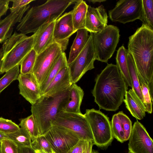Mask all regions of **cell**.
Segmentation results:
<instances>
[{"mask_svg": "<svg viewBox=\"0 0 153 153\" xmlns=\"http://www.w3.org/2000/svg\"><path fill=\"white\" fill-rule=\"evenodd\" d=\"M56 126L71 131L80 140L94 143L92 133L87 120L82 113H75L61 111L58 113L52 123Z\"/></svg>", "mask_w": 153, "mask_h": 153, "instance_id": "obj_8", "label": "cell"}, {"mask_svg": "<svg viewBox=\"0 0 153 153\" xmlns=\"http://www.w3.org/2000/svg\"><path fill=\"white\" fill-rule=\"evenodd\" d=\"M63 52L60 45L54 42L37 55L31 73L39 85L45 78L55 61Z\"/></svg>", "mask_w": 153, "mask_h": 153, "instance_id": "obj_12", "label": "cell"}, {"mask_svg": "<svg viewBox=\"0 0 153 153\" xmlns=\"http://www.w3.org/2000/svg\"><path fill=\"white\" fill-rule=\"evenodd\" d=\"M142 7V0H120L109 11V18L113 22L124 24L140 19Z\"/></svg>", "mask_w": 153, "mask_h": 153, "instance_id": "obj_10", "label": "cell"}, {"mask_svg": "<svg viewBox=\"0 0 153 153\" xmlns=\"http://www.w3.org/2000/svg\"><path fill=\"white\" fill-rule=\"evenodd\" d=\"M96 60L92 33H90L84 48L75 59L68 65L73 84L76 83L87 71L94 68V63Z\"/></svg>", "mask_w": 153, "mask_h": 153, "instance_id": "obj_9", "label": "cell"}, {"mask_svg": "<svg viewBox=\"0 0 153 153\" xmlns=\"http://www.w3.org/2000/svg\"><path fill=\"white\" fill-rule=\"evenodd\" d=\"M37 54L33 48L26 55L22 61L20 65V73L26 74L31 73Z\"/></svg>", "mask_w": 153, "mask_h": 153, "instance_id": "obj_30", "label": "cell"}, {"mask_svg": "<svg viewBox=\"0 0 153 153\" xmlns=\"http://www.w3.org/2000/svg\"><path fill=\"white\" fill-rule=\"evenodd\" d=\"M123 126L124 133L125 141L128 140L131 132L132 122L129 118L123 111L116 114Z\"/></svg>", "mask_w": 153, "mask_h": 153, "instance_id": "obj_36", "label": "cell"}, {"mask_svg": "<svg viewBox=\"0 0 153 153\" xmlns=\"http://www.w3.org/2000/svg\"><path fill=\"white\" fill-rule=\"evenodd\" d=\"M89 37L88 31L85 28L78 30L77 34L71 47L68 65L71 63L82 51Z\"/></svg>", "mask_w": 153, "mask_h": 153, "instance_id": "obj_24", "label": "cell"}, {"mask_svg": "<svg viewBox=\"0 0 153 153\" xmlns=\"http://www.w3.org/2000/svg\"><path fill=\"white\" fill-rule=\"evenodd\" d=\"M143 99V104L146 112L151 114L152 112V105L153 100L152 99L147 85L143 82L140 84Z\"/></svg>", "mask_w": 153, "mask_h": 153, "instance_id": "obj_35", "label": "cell"}, {"mask_svg": "<svg viewBox=\"0 0 153 153\" xmlns=\"http://www.w3.org/2000/svg\"><path fill=\"white\" fill-rule=\"evenodd\" d=\"M70 88L51 96L42 95L31 105V114L39 128L40 135L51 128L56 114L62 111L69 101Z\"/></svg>", "mask_w": 153, "mask_h": 153, "instance_id": "obj_4", "label": "cell"}, {"mask_svg": "<svg viewBox=\"0 0 153 153\" xmlns=\"http://www.w3.org/2000/svg\"><path fill=\"white\" fill-rule=\"evenodd\" d=\"M119 32L117 27L109 25L98 32L92 33L96 60L105 63L108 62L113 55L119 42Z\"/></svg>", "mask_w": 153, "mask_h": 153, "instance_id": "obj_6", "label": "cell"}, {"mask_svg": "<svg viewBox=\"0 0 153 153\" xmlns=\"http://www.w3.org/2000/svg\"><path fill=\"white\" fill-rule=\"evenodd\" d=\"M55 21L42 25L34 33L33 49L37 55L54 42L53 33Z\"/></svg>", "mask_w": 153, "mask_h": 153, "instance_id": "obj_18", "label": "cell"}, {"mask_svg": "<svg viewBox=\"0 0 153 153\" xmlns=\"http://www.w3.org/2000/svg\"><path fill=\"white\" fill-rule=\"evenodd\" d=\"M91 153H99V152L96 150L92 149Z\"/></svg>", "mask_w": 153, "mask_h": 153, "instance_id": "obj_47", "label": "cell"}, {"mask_svg": "<svg viewBox=\"0 0 153 153\" xmlns=\"http://www.w3.org/2000/svg\"><path fill=\"white\" fill-rule=\"evenodd\" d=\"M71 11L74 30L76 32L79 29L85 28L86 13L89 6L82 0H77Z\"/></svg>", "mask_w": 153, "mask_h": 153, "instance_id": "obj_23", "label": "cell"}, {"mask_svg": "<svg viewBox=\"0 0 153 153\" xmlns=\"http://www.w3.org/2000/svg\"><path fill=\"white\" fill-rule=\"evenodd\" d=\"M1 153H18V146L9 139L1 141Z\"/></svg>", "mask_w": 153, "mask_h": 153, "instance_id": "obj_37", "label": "cell"}, {"mask_svg": "<svg viewBox=\"0 0 153 153\" xmlns=\"http://www.w3.org/2000/svg\"><path fill=\"white\" fill-rule=\"evenodd\" d=\"M127 60L128 71L132 83V88L134 90L143 103V97L136 67L133 57L128 50Z\"/></svg>", "mask_w": 153, "mask_h": 153, "instance_id": "obj_26", "label": "cell"}, {"mask_svg": "<svg viewBox=\"0 0 153 153\" xmlns=\"http://www.w3.org/2000/svg\"><path fill=\"white\" fill-rule=\"evenodd\" d=\"M111 123L113 137L121 143L126 141L123 126L116 114L113 115Z\"/></svg>", "mask_w": 153, "mask_h": 153, "instance_id": "obj_32", "label": "cell"}, {"mask_svg": "<svg viewBox=\"0 0 153 153\" xmlns=\"http://www.w3.org/2000/svg\"><path fill=\"white\" fill-rule=\"evenodd\" d=\"M3 57L2 53V51L1 48H0V69L2 64V59Z\"/></svg>", "mask_w": 153, "mask_h": 153, "instance_id": "obj_46", "label": "cell"}, {"mask_svg": "<svg viewBox=\"0 0 153 153\" xmlns=\"http://www.w3.org/2000/svg\"><path fill=\"white\" fill-rule=\"evenodd\" d=\"M9 139L7 135L0 131V142L3 140Z\"/></svg>", "mask_w": 153, "mask_h": 153, "instance_id": "obj_43", "label": "cell"}, {"mask_svg": "<svg viewBox=\"0 0 153 153\" xmlns=\"http://www.w3.org/2000/svg\"><path fill=\"white\" fill-rule=\"evenodd\" d=\"M6 135L9 139L13 141L18 147H31L32 140L30 136L20 128L18 131Z\"/></svg>", "mask_w": 153, "mask_h": 153, "instance_id": "obj_29", "label": "cell"}, {"mask_svg": "<svg viewBox=\"0 0 153 153\" xmlns=\"http://www.w3.org/2000/svg\"><path fill=\"white\" fill-rule=\"evenodd\" d=\"M84 92L76 83H73L69 89L70 100L62 111L70 113H81L80 106Z\"/></svg>", "mask_w": 153, "mask_h": 153, "instance_id": "obj_21", "label": "cell"}, {"mask_svg": "<svg viewBox=\"0 0 153 153\" xmlns=\"http://www.w3.org/2000/svg\"><path fill=\"white\" fill-rule=\"evenodd\" d=\"M68 65V60L65 53L61 54L56 59L39 88L42 95L53 79L63 68Z\"/></svg>", "mask_w": 153, "mask_h": 153, "instance_id": "obj_22", "label": "cell"}, {"mask_svg": "<svg viewBox=\"0 0 153 153\" xmlns=\"http://www.w3.org/2000/svg\"><path fill=\"white\" fill-rule=\"evenodd\" d=\"M77 1L75 0H48L45 3L28 10L16 29L26 35L35 33L42 25L56 21L66 9Z\"/></svg>", "mask_w": 153, "mask_h": 153, "instance_id": "obj_3", "label": "cell"}, {"mask_svg": "<svg viewBox=\"0 0 153 153\" xmlns=\"http://www.w3.org/2000/svg\"><path fill=\"white\" fill-rule=\"evenodd\" d=\"M9 0H0V19L5 15L9 9Z\"/></svg>", "mask_w": 153, "mask_h": 153, "instance_id": "obj_40", "label": "cell"}, {"mask_svg": "<svg viewBox=\"0 0 153 153\" xmlns=\"http://www.w3.org/2000/svg\"><path fill=\"white\" fill-rule=\"evenodd\" d=\"M95 81L92 93L99 109L114 111L118 110L128 86L116 65L108 64Z\"/></svg>", "mask_w": 153, "mask_h": 153, "instance_id": "obj_1", "label": "cell"}, {"mask_svg": "<svg viewBox=\"0 0 153 153\" xmlns=\"http://www.w3.org/2000/svg\"><path fill=\"white\" fill-rule=\"evenodd\" d=\"M34 39L33 34L28 36L15 32L4 42L1 48L3 57L0 74L20 65L24 57L33 48Z\"/></svg>", "mask_w": 153, "mask_h": 153, "instance_id": "obj_5", "label": "cell"}, {"mask_svg": "<svg viewBox=\"0 0 153 153\" xmlns=\"http://www.w3.org/2000/svg\"><path fill=\"white\" fill-rule=\"evenodd\" d=\"M128 153H131L129 151V152H128Z\"/></svg>", "mask_w": 153, "mask_h": 153, "instance_id": "obj_49", "label": "cell"}, {"mask_svg": "<svg viewBox=\"0 0 153 153\" xmlns=\"http://www.w3.org/2000/svg\"><path fill=\"white\" fill-rule=\"evenodd\" d=\"M106 0H89L88 1L90 2H92L93 4L96 3H100L102 2L105 1Z\"/></svg>", "mask_w": 153, "mask_h": 153, "instance_id": "obj_45", "label": "cell"}, {"mask_svg": "<svg viewBox=\"0 0 153 153\" xmlns=\"http://www.w3.org/2000/svg\"><path fill=\"white\" fill-rule=\"evenodd\" d=\"M17 79L20 94L31 105L35 103L42 94L39 84L34 74L32 73H20Z\"/></svg>", "mask_w": 153, "mask_h": 153, "instance_id": "obj_15", "label": "cell"}, {"mask_svg": "<svg viewBox=\"0 0 153 153\" xmlns=\"http://www.w3.org/2000/svg\"><path fill=\"white\" fill-rule=\"evenodd\" d=\"M1 142H0V153H1Z\"/></svg>", "mask_w": 153, "mask_h": 153, "instance_id": "obj_48", "label": "cell"}, {"mask_svg": "<svg viewBox=\"0 0 153 153\" xmlns=\"http://www.w3.org/2000/svg\"><path fill=\"white\" fill-rule=\"evenodd\" d=\"M19 126L11 120L0 117V131L5 134L12 133L20 129Z\"/></svg>", "mask_w": 153, "mask_h": 153, "instance_id": "obj_34", "label": "cell"}, {"mask_svg": "<svg viewBox=\"0 0 153 153\" xmlns=\"http://www.w3.org/2000/svg\"><path fill=\"white\" fill-rule=\"evenodd\" d=\"M18 153H36L31 147H18Z\"/></svg>", "mask_w": 153, "mask_h": 153, "instance_id": "obj_41", "label": "cell"}, {"mask_svg": "<svg viewBox=\"0 0 153 153\" xmlns=\"http://www.w3.org/2000/svg\"><path fill=\"white\" fill-rule=\"evenodd\" d=\"M34 0H9V1L13 2L12 6L9 8L10 12L21 8L29 4L31 2Z\"/></svg>", "mask_w": 153, "mask_h": 153, "instance_id": "obj_38", "label": "cell"}, {"mask_svg": "<svg viewBox=\"0 0 153 153\" xmlns=\"http://www.w3.org/2000/svg\"><path fill=\"white\" fill-rule=\"evenodd\" d=\"M94 144L91 141H86L84 153H91Z\"/></svg>", "mask_w": 153, "mask_h": 153, "instance_id": "obj_42", "label": "cell"}, {"mask_svg": "<svg viewBox=\"0 0 153 153\" xmlns=\"http://www.w3.org/2000/svg\"><path fill=\"white\" fill-rule=\"evenodd\" d=\"M127 52L128 50L123 45L119 48L116 57V65L120 71L127 86L132 88V83L127 62Z\"/></svg>", "mask_w": 153, "mask_h": 153, "instance_id": "obj_25", "label": "cell"}, {"mask_svg": "<svg viewBox=\"0 0 153 153\" xmlns=\"http://www.w3.org/2000/svg\"><path fill=\"white\" fill-rule=\"evenodd\" d=\"M28 4L10 13L0 20V43L4 42L12 35L14 26L21 21L25 13L28 10Z\"/></svg>", "mask_w": 153, "mask_h": 153, "instance_id": "obj_17", "label": "cell"}, {"mask_svg": "<svg viewBox=\"0 0 153 153\" xmlns=\"http://www.w3.org/2000/svg\"><path fill=\"white\" fill-rule=\"evenodd\" d=\"M90 126L94 144L101 148L110 145L114 138L108 117L100 110L87 109L84 114Z\"/></svg>", "mask_w": 153, "mask_h": 153, "instance_id": "obj_7", "label": "cell"}, {"mask_svg": "<svg viewBox=\"0 0 153 153\" xmlns=\"http://www.w3.org/2000/svg\"><path fill=\"white\" fill-rule=\"evenodd\" d=\"M86 141L79 140L78 143L67 153H84Z\"/></svg>", "mask_w": 153, "mask_h": 153, "instance_id": "obj_39", "label": "cell"}, {"mask_svg": "<svg viewBox=\"0 0 153 153\" xmlns=\"http://www.w3.org/2000/svg\"><path fill=\"white\" fill-rule=\"evenodd\" d=\"M73 84L68 65L53 79L42 95L50 96L68 89Z\"/></svg>", "mask_w": 153, "mask_h": 153, "instance_id": "obj_19", "label": "cell"}, {"mask_svg": "<svg viewBox=\"0 0 153 153\" xmlns=\"http://www.w3.org/2000/svg\"><path fill=\"white\" fill-rule=\"evenodd\" d=\"M76 32L71 11L65 13L55 21L53 33L54 42L60 45L64 52L67 48L69 38Z\"/></svg>", "mask_w": 153, "mask_h": 153, "instance_id": "obj_14", "label": "cell"}, {"mask_svg": "<svg viewBox=\"0 0 153 153\" xmlns=\"http://www.w3.org/2000/svg\"><path fill=\"white\" fill-rule=\"evenodd\" d=\"M125 97L123 102L132 115L137 119H143L146 115V109L134 90L126 91Z\"/></svg>", "mask_w": 153, "mask_h": 153, "instance_id": "obj_20", "label": "cell"}, {"mask_svg": "<svg viewBox=\"0 0 153 153\" xmlns=\"http://www.w3.org/2000/svg\"><path fill=\"white\" fill-rule=\"evenodd\" d=\"M19 126L30 136L32 141L40 135V133L33 115L21 120Z\"/></svg>", "mask_w": 153, "mask_h": 153, "instance_id": "obj_27", "label": "cell"}, {"mask_svg": "<svg viewBox=\"0 0 153 153\" xmlns=\"http://www.w3.org/2000/svg\"><path fill=\"white\" fill-rule=\"evenodd\" d=\"M19 66L17 65L6 71L0 79V93L12 82L17 79L19 74Z\"/></svg>", "mask_w": 153, "mask_h": 153, "instance_id": "obj_31", "label": "cell"}, {"mask_svg": "<svg viewBox=\"0 0 153 153\" xmlns=\"http://www.w3.org/2000/svg\"><path fill=\"white\" fill-rule=\"evenodd\" d=\"M35 152L36 153H58L53 150L52 152H47L43 149L36 150Z\"/></svg>", "mask_w": 153, "mask_h": 153, "instance_id": "obj_44", "label": "cell"}, {"mask_svg": "<svg viewBox=\"0 0 153 153\" xmlns=\"http://www.w3.org/2000/svg\"><path fill=\"white\" fill-rule=\"evenodd\" d=\"M128 47L140 84L143 82L147 85L153 100V30L142 24L129 37Z\"/></svg>", "mask_w": 153, "mask_h": 153, "instance_id": "obj_2", "label": "cell"}, {"mask_svg": "<svg viewBox=\"0 0 153 153\" xmlns=\"http://www.w3.org/2000/svg\"><path fill=\"white\" fill-rule=\"evenodd\" d=\"M144 25L153 30V0H142L141 15L140 19Z\"/></svg>", "mask_w": 153, "mask_h": 153, "instance_id": "obj_28", "label": "cell"}, {"mask_svg": "<svg viewBox=\"0 0 153 153\" xmlns=\"http://www.w3.org/2000/svg\"><path fill=\"white\" fill-rule=\"evenodd\" d=\"M31 147L35 151L44 150L47 152L53 150L51 145L44 135H42L32 141Z\"/></svg>", "mask_w": 153, "mask_h": 153, "instance_id": "obj_33", "label": "cell"}, {"mask_svg": "<svg viewBox=\"0 0 153 153\" xmlns=\"http://www.w3.org/2000/svg\"><path fill=\"white\" fill-rule=\"evenodd\" d=\"M128 148L131 153H153V141L144 126L135 122L129 138Z\"/></svg>", "mask_w": 153, "mask_h": 153, "instance_id": "obj_13", "label": "cell"}, {"mask_svg": "<svg viewBox=\"0 0 153 153\" xmlns=\"http://www.w3.org/2000/svg\"><path fill=\"white\" fill-rule=\"evenodd\" d=\"M44 135L53 150L58 153H67L79 140L68 130L56 126H52Z\"/></svg>", "mask_w": 153, "mask_h": 153, "instance_id": "obj_11", "label": "cell"}, {"mask_svg": "<svg viewBox=\"0 0 153 153\" xmlns=\"http://www.w3.org/2000/svg\"><path fill=\"white\" fill-rule=\"evenodd\" d=\"M108 18L106 11L102 5L96 8L89 6L85 28L90 33L98 32L107 26Z\"/></svg>", "mask_w": 153, "mask_h": 153, "instance_id": "obj_16", "label": "cell"}]
</instances>
